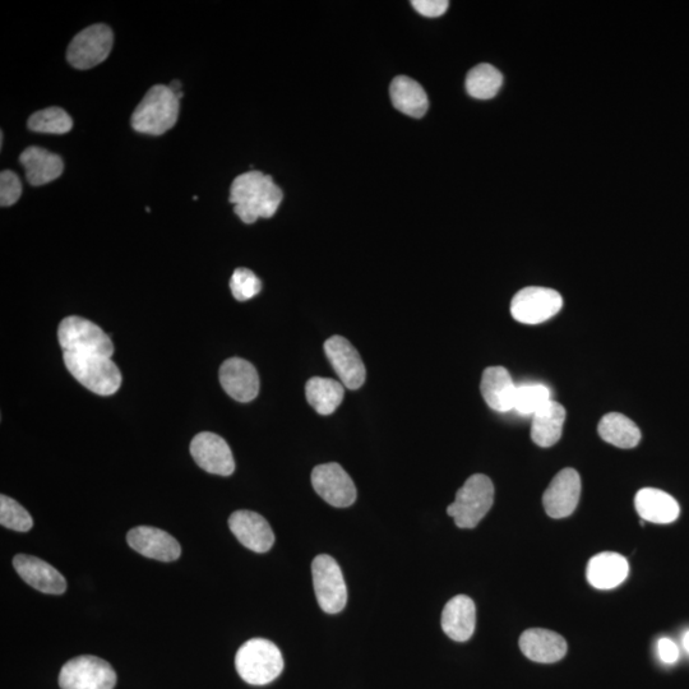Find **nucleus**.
<instances>
[{
  "instance_id": "f257e3e1",
  "label": "nucleus",
  "mask_w": 689,
  "mask_h": 689,
  "mask_svg": "<svg viewBox=\"0 0 689 689\" xmlns=\"http://www.w3.org/2000/svg\"><path fill=\"white\" fill-rule=\"evenodd\" d=\"M229 201L243 223L254 224L258 219H270L276 214L282 191L270 175L252 170L234 179Z\"/></svg>"
},
{
  "instance_id": "f03ea898",
  "label": "nucleus",
  "mask_w": 689,
  "mask_h": 689,
  "mask_svg": "<svg viewBox=\"0 0 689 689\" xmlns=\"http://www.w3.org/2000/svg\"><path fill=\"white\" fill-rule=\"evenodd\" d=\"M235 668L244 682L252 686H266L284 670V658L274 642L253 638L238 650Z\"/></svg>"
},
{
  "instance_id": "7ed1b4c3",
  "label": "nucleus",
  "mask_w": 689,
  "mask_h": 689,
  "mask_svg": "<svg viewBox=\"0 0 689 689\" xmlns=\"http://www.w3.org/2000/svg\"><path fill=\"white\" fill-rule=\"evenodd\" d=\"M179 99L169 86L151 87L132 114L134 131L150 136H161L177 124Z\"/></svg>"
},
{
  "instance_id": "20e7f679",
  "label": "nucleus",
  "mask_w": 689,
  "mask_h": 689,
  "mask_svg": "<svg viewBox=\"0 0 689 689\" xmlns=\"http://www.w3.org/2000/svg\"><path fill=\"white\" fill-rule=\"evenodd\" d=\"M63 360L68 372L96 395L112 396L122 385V374L108 356L64 351Z\"/></svg>"
},
{
  "instance_id": "39448f33",
  "label": "nucleus",
  "mask_w": 689,
  "mask_h": 689,
  "mask_svg": "<svg viewBox=\"0 0 689 689\" xmlns=\"http://www.w3.org/2000/svg\"><path fill=\"white\" fill-rule=\"evenodd\" d=\"M494 502V485L483 474L470 476L456 493L447 513L460 529H474L487 516Z\"/></svg>"
},
{
  "instance_id": "423d86ee",
  "label": "nucleus",
  "mask_w": 689,
  "mask_h": 689,
  "mask_svg": "<svg viewBox=\"0 0 689 689\" xmlns=\"http://www.w3.org/2000/svg\"><path fill=\"white\" fill-rule=\"evenodd\" d=\"M60 348L69 353L104 355L112 358L113 341L95 323L77 316L64 318L58 328Z\"/></svg>"
},
{
  "instance_id": "0eeeda50",
  "label": "nucleus",
  "mask_w": 689,
  "mask_h": 689,
  "mask_svg": "<svg viewBox=\"0 0 689 689\" xmlns=\"http://www.w3.org/2000/svg\"><path fill=\"white\" fill-rule=\"evenodd\" d=\"M115 684L117 673L112 665L91 655L69 660L59 674L62 689H114Z\"/></svg>"
},
{
  "instance_id": "6e6552de",
  "label": "nucleus",
  "mask_w": 689,
  "mask_h": 689,
  "mask_svg": "<svg viewBox=\"0 0 689 689\" xmlns=\"http://www.w3.org/2000/svg\"><path fill=\"white\" fill-rule=\"evenodd\" d=\"M312 576L314 593L323 612H342L348 603V589L339 563L327 554H321L312 562Z\"/></svg>"
},
{
  "instance_id": "1a4fd4ad",
  "label": "nucleus",
  "mask_w": 689,
  "mask_h": 689,
  "mask_svg": "<svg viewBox=\"0 0 689 689\" xmlns=\"http://www.w3.org/2000/svg\"><path fill=\"white\" fill-rule=\"evenodd\" d=\"M114 34L109 26L92 25L82 30L71 41L67 60L73 68L91 69L103 63L112 52Z\"/></svg>"
},
{
  "instance_id": "9d476101",
  "label": "nucleus",
  "mask_w": 689,
  "mask_h": 689,
  "mask_svg": "<svg viewBox=\"0 0 689 689\" xmlns=\"http://www.w3.org/2000/svg\"><path fill=\"white\" fill-rule=\"evenodd\" d=\"M563 299L558 291L531 286L519 291L513 297L511 314L524 325H539L553 318L561 311Z\"/></svg>"
},
{
  "instance_id": "9b49d317",
  "label": "nucleus",
  "mask_w": 689,
  "mask_h": 689,
  "mask_svg": "<svg viewBox=\"0 0 689 689\" xmlns=\"http://www.w3.org/2000/svg\"><path fill=\"white\" fill-rule=\"evenodd\" d=\"M312 485L323 501L336 508L350 507L356 501L353 480L336 462L314 467Z\"/></svg>"
},
{
  "instance_id": "f8f14e48",
  "label": "nucleus",
  "mask_w": 689,
  "mask_h": 689,
  "mask_svg": "<svg viewBox=\"0 0 689 689\" xmlns=\"http://www.w3.org/2000/svg\"><path fill=\"white\" fill-rule=\"evenodd\" d=\"M191 453L196 464L207 473L230 476L235 471V461L228 443L215 433L197 434L191 443Z\"/></svg>"
},
{
  "instance_id": "ddd939ff",
  "label": "nucleus",
  "mask_w": 689,
  "mask_h": 689,
  "mask_svg": "<svg viewBox=\"0 0 689 689\" xmlns=\"http://www.w3.org/2000/svg\"><path fill=\"white\" fill-rule=\"evenodd\" d=\"M581 496V478L575 469H564L549 484L543 496L545 512L552 519H564L575 512Z\"/></svg>"
},
{
  "instance_id": "4468645a",
  "label": "nucleus",
  "mask_w": 689,
  "mask_h": 689,
  "mask_svg": "<svg viewBox=\"0 0 689 689\" xmlns=\"http://www.w3.org/2000/svg\"><path fill=\"white\" fill-rule=\"evenodd\" d=\"M325 351L342 385L349 390H358L364 385L367 371L363 360L345 337L332 336L325 342Z\"/></svg>"
},
{
  "instance_id": "2eb2a0df",
  "label": "nucleus",
  "mask_w": 689,
  "mask_h": 689,
  "mask_svg": "<svg viewBox=\"0 0 689 689\" xmlns=\"http://www.w3.org/2000/svg\"><path fill=\"white\" fill-rule=\"evenodd\" d=\"M129 547L143 557L160 562H174L182 556V547L169 533L156 527L138 526L127 535Z\"/></svg>"
},
{
  "instance_id": "dca6fc26",
  "label": "nucleus",
  "mask_w": 689,
  "mask_h": 689,
  "mask_svg": "<svg viewBox=\"0 0 689 689\" xmlns=\"http://www.w3.org/2000/svg\"><path fill=\"white\" fill-rule=\"evenodd\" d=\"M231 533L239 543L254 553H267L275 544V534L260 513L240 510L229 519Z\"/></svg>"
},
{
  "instance_id": "f3484780",
  "label": "nucleus",
  "mask_w": 689,
  "mask_h": 689,
  "mask_svg": "<svg viewBox=\"0 0 689 689\" xmlns=\"http://www.w3.org/2000/svg\"><path fill=\"white\" fill-rule=\"evenodd\" d=\"M220 383L231 399L251 402L260 392V377L257 369L247 360L231 358L221 365Z\"/></svg>"
},
{
  "instance_id": "a211bd4d",
  "label": "nucleus",
  "mask_w": 689,
  "mask_h": 689,
  "mask_svg": "<svg viewBox=\"0 0 689 689\" xmlns=\"http://www.w3.org/2000/svg\"><path fill=\"white\" fill-rule=\"evenodd\" d=\"M13 567L26 584L43 594L62 595L67 590V580L57 568L43 559L18 554L13 558Z\"/></svg>"
},
{
  "instance_id": "6ab92c4d",
  "label": "nucleus",
  "mask_w": 689,
  "mask_h": 689,
  "mask_svg": "<svg viewBox=\"0 0 689 689\" xmlns=\"http://www.w3.org/2000/svg\"><path fill=\"white\" fill-rule=\"evenodd\" d=\"M519 645L526 658L535 663H557L567 654L566 640L556 632L541 630V628L522 633Z\"/></svg>"
},
{
  "instance_id": "aec40b11",
  "label": "nucleus",
  "mask_w": 689,
  "mask_h": 689,
  "mask_svg": "<svg viewBox=\"0 0 689 689\" xmlns=\"http://www.w3.org/2000/svg\"><path fill=\"white\" fill-rule=\"evenodd\" d=\"M480 390L490 409L498 413L515 410L517 385L506 368L485 369Z\"/></svg>"
},
{
  "instance_id": "412c9836",
  "label": "nucleus",
  "mask_w": 689,
  "mask_h": 689,
  "mask_svg": "<svg viewBox=\"0 0 689 689\" xmlns=\"http://www.w3.org/2000/svg\"><path fill=\"white\" fill-rule=\"evenodd\" d=\"M476 626L474 601L466 595H457L446 604L442 613V630L451 640L466 642L473 637Z\"/></svg>"
},
{
  "instance_id": "4be33fe9",
  "label": "nucleus",
  "mask_w": 689,
  "mask_h": 689,
  "mask_svg": "<svg viewBox=\"0 0 689 689\" xmlns=\"http://www.w3.org/2000/svg\"><path fill=\"white\" fill-rule=\"evenodd\" d=\"M630 573V564L618 553L604 552L590 559L586 577L598 590H612L622 585Z\"/></svg>"
},
{
  "instance_id": "5701e85b",
  "label": "nucleus",
  "mask_w": 689,
  "mask_h": 689,
  "mask_svg": "<svg viewBox=\"0 0 689 689\" xmlns=\"http://www.w3.org/2000/svg\"><path fill=\"white\" fill-rule=\"evenodd\" d=\"M635 507L641 520L667 525L678 519L681 508L670 494L660 489L645 488L636 494Z\"/></svg>"
},
{
  "instance_id": "b1692460",
  "label": "nucleus",
  "mask_w": 689,
  "mask_h": 689,
  "mask_svg": "<svg viewBox=\"0 0 689 689\" xmlns=\"http://www.w3.org/2000/svg\"><path fill=\"white\" fill-rule=\"evenodd\" d=\"M21 164L26 170L27 182L34 187L44 186L63 174L62 157L41 147L31 146L22 152Z\"/></svg>"
},
{
  "instance_id": "393cba45",
  "label": "nucleus",
  "mask_w": 689,
  "mask_h": 689,
  "mask_svg": "<svg viewBox=\"0 0 689 689\" xmlns=\"http://www.w3.org/2000/svg\"><path fill=\"white\" fill-rule=\"evenodd\" d=\"M393 106L411 118H422L428 112V96L420 83L410 77L393 78L390 87Z\"/></svg>"
},
{
  "instance_id": "a878e982",
  "label": "nucleus",
  "mask_w": 689,
  "mask_h": 689,
  "mask_svg": "<svg viewBox=\"0 0 689 689\" xmlns=\"http://www.w3.org/2000/svg\"><path fill=\"white\" fill-rule=\"evenodd\" d=\"M564 420L566 409L559 402L552 400L538 411L531 423V439L535 445L544 448L556 445L562 437Z\"/></svg>"
},
{
  "instance_id": "bb28decb",
  "label": "nucleus",
  "mask_w": 689,
  "mask_h": 689,
  "mask_svg": "<svg viewBox=\"0 0 689 689\" xmlns=\"http://www.w3.org/2000/svg\"><path fill=\"white\" fill-rule=\"evenodd\" d=\"M345 386L331 378L313 377L305 386L309 405L319 415L334 414L345 396Z\"/></svg>"
},
{
  "instance_id": "cd10ccee",
  "label": "nucleus",
  "mask_w": 689,
  "mask_h": 689,
  "mask_svg": "<svg viewBox=\"0 0 689 689\" xmlns=\"http://www.w3.org/2000/svg\"><path fill=\"white\" fill-rule=\"evenodd\" d=\"M599 436L603 441L623 450L636 447L641 441V432L637 425L626 415L610 413L599 423Z\"/></svg>"
},
{
  "instance_id": "c85d7f7f",
  "label": "nucleus",
  "mask_w": 689,
  "mask_h": 689,
  "mask_svg": "<svg viewBox=\"0 0 689 689\" xmlns=\"http://www.w3.org/2000/svg\"><path fill=\"white\" fill-rule=\"evenodd\" d=\"M503 85L502 73L490 64H479L466 77V91L479 100L493 99Z\"/></svg>"
},
{
  "instance_id": "c756f323",
  "label": "nucleus",
  "mask_w": 689,
  "mask_h": 689,
  "mask_svg": "<svg viewBox=\"0 0 689 689\" xmlns=\"http://www.w3.org/2000/svg\"><path fill=\"white\" fill-rule=\"evenodd\" d=\"M27 126L34 132L66 134L71 131L73 120L66 110L52 106L32 114Z\"/></svg>"
},
{
  "instance_id": "7c9ffc66",
  "label": "nucleus",
  "mask_w": 689,
  "mask_h": 689,
  "mask_svg": "<svg viewBox=\"0 0 689 689\" xmlns=\"http://www.w3.org/2000/svg\"><path fill=\"white\" fill-rule=\"evenodd\" d=\"M550 401L552 399H550L548 387L543 385L517 386L515 410L521 415H530L533 418Z\"/></svg>"
},
{
  "instance_id": "2f4dec72",
  "label": "nucleus",
  "mask_w": 689,
  "mask_h": 689,
  "mask_svg": "<svg viewBox=\"0 0 689 689\" xmlns=\"http://www.w3.org/2000/svg\"><path fill=\"white\" fill-rule=\"evenodd\" d=\"M0 524L9 530L27 533L34 526V520L20 503L3 494L0 496Z\"/></svg>"
},
{
  "instance_id": "473e14b6",
  "label": "nucleus",
  "mask_w": 689,
  "mask_h": 689,
  "mask_svg": "<svg viewBox=\"0 0 689 689\" xmlns=\"http://www.w3.org/2000/svg\"><path fill=\"white\" fill-rule=\"evenodd\" d=\"M230 289L233 297L238 302H247V300L256 297L262 290V282L257 275L248 268H238L234 271L230 279Z\"/></svg>"
},
{
  "instance_id": "72a5a7b5",
  "label": "nucleus",
  "mask_w": 689,
  "mask_h": 689,
  "mask_svg": "<svg viewBox=\"0 0 689 689\" xmlns=\"http://www.w3.org/2000/svg\"><path fill=\"white\" fill-rule=\"evenodd\" d=\"M22 194V184L17 174L11 170H4L0 174V205L9 207L15 205L20 200Z\"/></svg>"
},
{
  "instance_id": "f704fd0d",
  "label": "nucleus",
  "mask_w": 689,
  "mask_h": 689,
  "mask_svg": "<svg viewBox=\"0 0 689 689\" xmlns=\"http://www.w3.org/2000/svg\"><path fill=\"white\" fill-rule=\"evenodd\" d=\"M411 6L422 16L439 17L445 15L450 3L447 0H414Z\"/></svg>"
},
{
  "instance_id": "c9c22d12",
  "label": "nucleus",
  "mask_w": 689,
  "mask_h": 689,
  "mask_svg": "<svg viewBox=\"0 0 689 689\" xmlns=\"http://www.w3.org/2000/svg\"><path fill=\"white\" fill-rule=\"evenodd\" d=\"M658 651L660 659L663 660L665 664L677 663L679 658V649L678 646L675 645L672 640H670V638H660Z\"/></svg>"
},
{
  "instance_id": "e433bc0d",
  "label": "nucleus",
  "mask_w": 689,
  "mask_h": 689,
  "mask_svg": "<svg viewBox=\"0 0 689 689\" xmlns=\"http://www.w3.org/2000/svg\"><path fill=\"white\" fill-rule=\"evenodd\" d=\"M683 647H684V650L687 651V654H689V631H687L686 633H684V636H683Z\"/></svg>"
}]
</instances>
